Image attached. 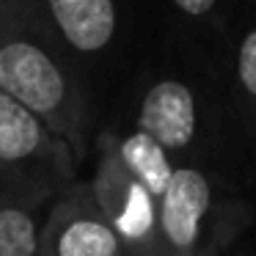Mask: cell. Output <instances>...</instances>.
Masks as SVG:
<instances>
[{"label": "cell", "mask_w": 256, "mask_h": 256, "mask_svg": "<svg viewBox=\"0 0 256 256\" xmlns=\"http://www.w3.org/2000/svg\"><path fill=\"white\" fill-rule=\"evenodd\" d=\"M223 64L188 42L160 34L116 86L102 118L149 135L174 166L210 168L256 196Z\"/></svg>", "instance_id": "cell-1"}, {"label": "cell", "mask_w": 256, "mask_h": 256, "mask_svg": "<svg viewBox=\"0 0 256 256\" xmlns=\"http://www.w3.org/2000/svg\"><path fill=\"white\" fill-rule=\"evenodd\" d=\"M0 91L91 160L102 110L64 50L42 0H0Z\"/></svg>", "instance_id": "cell-2"}, {"label": "cell", "mask_w": 256, "mask_h": 256, "mask_svg": "<svg viewBox=\"0 0 256 256\" xmlns=\"http://www.w3.org/2000/svg\"><path fill=\"white\" fill-rule=\"evenodd\" d=\"M100 110L160 36L152 0H42Z\"/></svg>", "instance_id": "cell-3"}, {"label": "cell", "mask_w": 256, "mask_h": 256, "mask_svg": "<svg viewBox=\"0 0 256 256\" xmlns=\"http://www.w3.org/2000/svg\"><path fill=\"white\" fill-rule=\"evenodd\" d=\"M256 228V196L210 168L176 166L157 204L160 256H223Z\"/></svg>", "instance_id": "cell-4"}, {"label": "cell", "mask_w": 256, "mask_h": 256, "mask_svg": "<svg viewBox=\"0 0 256 256\" xmlns=\"http://www.w3.org/2000/svg\"><path fill=\"white\" fill-rule=\"evenodd\" d=\"M78 171L66 140L0 91V201L52 204Z\"/></svg>", "instance_id": "cell-5"}, {"label": "cell", "mask_w": 256, "mask_h": 256, "mask_svg": "<svg viewBox=\"0 0 256 256\" xmlns=\"http://www.w3.org/2000/svg\"><path fill=\"white\" fill-rule=\"evenodd\" d=\"M94 176L88 179L100 210L118 234L127 256H160L157 242V204L160 201L122 166L110 140L96 130L94 135Z\"/></svg>", "instance_id": "cell-6"}, {"label": "cell", "mask_w": 256, "mask_h": 256, "mask_svg": "<svg viewBox=\"0 0 256 256\" xmlns=\"http://www.w3.org/2000/svg\"><path fill=\"white\" fill-rule=\"evenodd\" d=\"M39 256H127L88 179H74L50 204L39 234Z\"/></svg>", "instance_id": "cell-7"}, {"label": "cell", "mask_w": 256, "mask_h": 256, "mask_svg": "<svg viewBox=\"0 0 256 256\" xmlns=\"http://www.w3.org/2000/svg\"><path fill=\"white\" fill-rule=\"evenodd\" d=\"M160 34L226 61L234 34L256 8V0H152Z\"/></svg>", "instance_id": "cell-8"}, {"label": "cell", "mask_w": 256, "mask_h": 256, "mask_svg": "<svg viewBox=\"0 0 256 256\" xmlns=\"http://www.w3.org/2000/svg\"><path fill=\"white\" fill-rule=\"evenodd\" d=\"M223 69H226L234 122H237L240 138L248 152L256 179V8L245 17V22L234 34Z\"/></svg>", "instance_id": "cell-9"}, {"label": "cell", "mask_w": 256, "mask_h": 256, "mask_svg": "<svg viewBox=\"0 0 256 256\" xmlns=\"http://www.w3.org/2000/svg\"><path fill=\"white\" fill-rule=\"evenodd\" d=\"M96 130L110 140V146H113V152H116V157L122 160V166L160 201L162 193H166L168 179H171L174 168H176L171 162V157H168L149 135L138 132V130L127 127V124H122V122L102 118Z\"/></svg>", "instance_id": "cell-10"}, {"label": "cell", "mask_w": 256, "mask_h": 256, "mask_svg": "<svg viewBox=\"0 0 256 256\" xmlns=\"http://www.w3.org/2000/svg\"><path fill=\"white\" fill-rule=\"evenodd\" d=\"M50 204L0 201V256H39V234Z\"/></svg>", "instance_id": "cell-11"}, {"label": "cell", "mask_w": 256, "mask_h": 256, "mask_svg": "<svg viewBox=\"0 0 256 256\" xmlns=\"http://www.w3.org/2000/svg\"><path fill=\"white\" fill-rule=\"evenodd\" d=\"M223 256H256V228L250 234H245L240 242H234Z\"/></svg>", "instance_id": "cell-12"}]
</instances>
